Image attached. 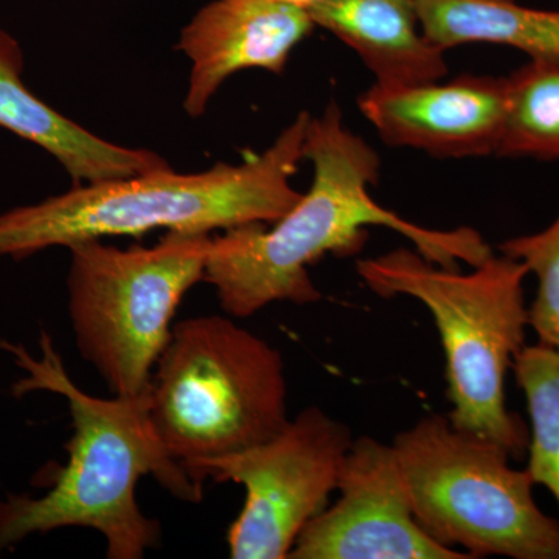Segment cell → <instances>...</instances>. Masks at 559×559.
<instances>
[{"instance_id":"cell-1","label":"cell","mask_w":559,"mask_h":559,"mask_svg":"<svg viewBox=\"0 0 559 559\" xmlns=\"http://www.w3.org/2000/svg\"><path fill=\"white\" fill-rule=\"evenodd\" d=\"M304 159L312 165L310 190L271 229L246 224L212 238L204 280L231 318H250L274 301L318 304L322 293L308 266L326 253L356 255L370 226L403 235L426 260L448 270L459 263L474 267L492 255L471 227L428 229L381 207L369 190L380 178V156L345 128L336 102L308 121Z\"/></svg>"},{"instance_id":"cell-2","label":"cell","mask_w":559,"mask_h":559,"mask_svg":"<svg viewBox=\"0 0 559 559\" xmlns=\"http://www.w3.org/2000/svg\"><path fill=\"white\" fill-rule=\"evenodd\" d=\"M28 377L16 392L47 390L68 401L73 436L69 462L40 498L7 495L0 500V555L36 533L91 528L102 533L110 559H140L159 547L162 528L140 510L135 491L154 477L176 498L200 502L202 489L173 462L154 432L140 396H92L70 380L49 334H40V359L5 345Z\"/></svg>"},{"instance_id":"cell-3","label":"cell","mask_w":559,"mask_h":559,"mask_svg":"<svg viewBox=\"0 0 559 559\" xmlns=\"http://www.w3.org/2000/svg\"><path fill=\"white\" fill-rule=\"evenodd\" d=\"M311 114L301 110L274 143L241 164L180 175L171 167L130 178L80 183L38 204L0 213V259L153 230L210 234L274 224L300 200L290 178L304 159Z\"/></svg>"},{"instance_id":"cell-4","label":"cell","mask_w":559,"mask_h":559,"mask_svg":"<svg viewBox=\"0 0 559 559\" xmlns=\"http://www.w3.org/2000/svg\"><path fill=\"white\" fill-rule=\"evenodd\" d=\"M356 270L377 296L414 297L432 314L447 356L452 425L495 441L511 459L524 457L530 432L520 415L507 409L503 382L530 325L525 264L492 253L463 274L400 248L359 260Z\"/></svg>"},{"instance_id":"cell-5","label":"cell","mask_w":559,"mask_h":559,"mask_svg":"<svg viewBox=\"0 0 559 559\" xmlns=\"http://www.w3.org/2000/svg\"><path fill=\"white\" fill-rule=\"evenodd\" d=\"M145 403L162 447L193 481L202 463L249 450L288 425L285 362L270 342L229 318L180 320Z\"/></svg>"},{"instance_id":"cell-6","label":"cell","mask_w":559,"mask_h":559,"mask_svg":"<svg viewBox=\"0 0 559 559\" xmlns=\"http://www.w3.org/2000/svg\"><path fill=\"white\" fill-rule=\"evenodd\" d=\"M392 444L415 520L441 546L473 558L559 559V522L538 509L527 471L511 468L500 444L440 414Z\"/></svg>"},{"instance_id":"cell-7","label":"cell","mask_w":559,"mask_h":559,"mask_svg":"<svg viewBox=\"0 0 559 559\" xmlns=\"http://www.w3.org/2000/svg\"><path fill=\"white\" fill-rule=\"evenodd\" d=\"M210 234L167 231L153 248L69 246V316L76 347L114 396H140L171 336L180 301L204 280Z\"/></svg>"},{"instance_id":"cell-8","label":"cell","mask_w":559,"mask_h":559,"mask_svg":"<svg viewBox=\"0 0 559 559\" xmlns=\"http://www.w3.org/2000/svg\"><path fill=\"white\" fill-rule=\"evenodd\" d=\"M352 444L348 426L310 406L270 440L198 466L201 489L209 477L246 489L227 533L230 558H288L305 525L329 506Z\"/></svg>"},{"instance_id":"cell-9","label":"cell","mask_w":559,"mask_h":559,"mask_svg":"<svg viewBox=\"0 0 559 559\" xmlns=\"http://www.w3.org/2000/svg\"><path fill=\"white\" fill-rule=\"evenodd\" d=\"M340 499L312 518L290 559H473L419 527L393 444L353 440L342 465Z\"/></svg>"},{"instance_id":"cell-10","label":"cell","mask_w":559,"mask_h":559,"mask_svg":"<svg viewBox=\"0 0 559 559\" xmlns=\"http://www.w3.org/2000/svg\"><path fill=\"white\" fill-rule=\"evenodd\" d=\"M382 142L443 159L498 154L509 109V76L460 75L406 87L373 84L358 98Z\"/></svg>"},{"instance_id":"cell-11","label":"cell","mask_w":559,"mask_h":559,"mask_svg":"<svg viewBox=\"0 0 559 559\" xmlns=\"http://www.w3.org/2000/svg\"><path fill=\"white\" fill-rule=\"evenodd\" d=\"M314 28L307 10L285 0H213L202 7L178 43L191 62L183 109L191 119L204 116L219 87L242 70L285 72Z\"/></svg>"},{"instance_id":"cell-12","label":"cell","mask_w":559,"mask_h":559,"mask_svg":"<svg viewBox=\"0 0 559 559\" xmlns=\"http://www.w3.org/2000/svg\"><path fill=\"white\" fill-rule=\"evenodd\" d=\"M22 72L24 55L20 44L0 31V128L51 154L75 186L170 167L154 151L108 142L62 116L25 86Z\"/></svg>"},{"instance_id":"cell-13","label":"cell","mask_w":559,"mask_h":559,"mask_svg":"<svg viewBox=\"0 0 559 559\" xmlns=\"http://www.w3.org/2000/svg\"><path fill=\"white\" fill-rule=\"evenodd\" d=\"M308 14L316 28L358 55L377 86H417L447 76V51L423 32L415 0H323Z\"/></svg>"},{"instance_id":"cell-14","label":"cell","mask_w":559,"mask_h":559,"mask_svg":"<svg viewBox=\"0 0 559 559\" xmlns=\"http://www.w3.org/2000/svg\"><path fill=\"white\" fill-rule=\"evenodd\" d=\"M423 32L444 51L495 44L530 60L559 58V11L530 9L516 0H415Z\"/></svg>"},{"instance_id":"cell-15","label":"cell","mask_w":559,"mask_h":559,"mask_svg":"<svg viewBox=\"0 0 559 559\" xmlns=\"http://www.w3.org/2000/svg\"><path fill=\"white\" fill-rule=\"evenodd\" d=\"M496 156L559 159V58L530 60L509 76L506 130Z\"/></svg>"},{"instance_id":"cell-16","label":"cell","mask_w":559,"mask_h":559,"mask_svg":"<svg viewBox=\"0 0 559 559\" xmlns=\"http://www.w3.org/2000/svg\"><path fill=\"white\" fill-rule=\"evenodd\" d=\"M511 367L532 419L525 471L533 484L549 489L559 506V348L544 342L524 345Z\"/></svg>"},{"instance_id":"cell-17","label":"cell","mask_w":559,"mask_h":559,"mask_svg":"<svg viewBox=\"0 0 559 559\" xmlns=\"http://www.w3.org/2000/svg\"><path fill=\"white\" fill-rule=\"evenodd\" d=\"M502 255L520 260L538 278V293L528 323L539 342L559 348V216L539 234L513 238L499 246Z\"/></svg>"},{"instance_id":"cell-18","label":"cell","mask_w":559,"mask_h":559,"mask_svg":"<svg viewBox=\"0 0 559 559\" xmlns=\"http://www.w3.org/2000/svg\"><path fill=\"white\" fill-rule=\"evenodd\" d=\"M285 2L293 3V5L300 7L304 10H310L312 7L318 5V3L323 2V0H285Z\"/></svg>"}]
</instances>
